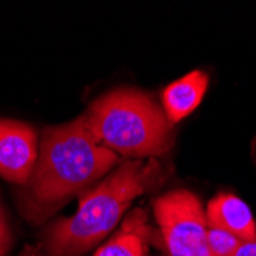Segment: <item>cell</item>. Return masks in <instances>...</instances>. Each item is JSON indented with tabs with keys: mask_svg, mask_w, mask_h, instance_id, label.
Here are the masks:
<instances>
[{
	"mask_svg": "<svg viewBox=\"0 0 256 256\" xmlns=\"http://www.w3.org/2000/svg\"><path fill=\"white\" fill-rule=\"evenodd\" d=\"M169 256H210L207 221L200 198L189 190H172L154 204Z\"/></svg>",
	"mask_w": 256,
	"mask_h": 256,
	"instance_id": "4",
	"label": "cell"
},
{
	"mask_svg": "<svg viewBox=\"0 0 256 256\" xmlns=\"http://www.w3.org/2000/svg\"><path fill=\"white\" fill-rule=\"evenodd\" d=\"M96 142L123 156L152 158L174 146V128L154 98L118 89L96 100L83 115Z\"/></svg>",
	"mask_w": 256,
	"mask_h": 256,
	"instance_id": "3",
	"label": "cell"
},
{
	"mask_svg": "<svg viewBox=\"0 0 256 256\" xmlns=\"http://www.w3.org/2000/svg\"><path fill=\"white\" fill-rule=\"evenodd\" d=\"M18 256H37V250L28 246V247H26L25 250H23Z\"/></svg>",
	"mask_w": 256,
	"mask_h": 256,
	"instance_id": "12",
	"label": "cell"
},
{
	"mask_svg": "<svg viewBox=\"0 0 256 256\" xmlns=\"http://www.w3.org/2000/svg\"><path fill=\"white\" fill-rule=\"evenodd\" d=\"M117 162L118 155L96 142L83 115L68 124L46 128L36 168L17 192L20 214L32 224H42Z\"/></svg>",
	"mask_w": 256,
	"mask_h": 256,
	"instance_id": "1",
	"label": "cell"
},
{
	"mask_svg": "<svg viewBox=\"0 0 256 256\" xmlns=\"http://www.w3.org/2000/svg\"><path fill=\"white\" fill-rule=\"evenodd\" d=\"M12 242V235L11 230L8 227V222L5 220V215L2 212V207H0V256H5L6 252L10 250Z\"/></svg>",
	"mask_w": 256,
	"mask_h": 256,
	"instance_id": "10",
	"label": "cell"
},
{
	"mask_svg": "<svg viewBox=\"0 0 256 256\" xmlns=\"http://www.w3.org/2000/svg\"><path fill=\"white\" fill-rule=\"evenodd\" d=\"M154 238L152 227L143 208H135L126 216L122 228L94 256H149Z\"/></svg>",
	"mask_w": 256,
	"mask_h": 256,
	"instance_id": "7",
	"label": "cell"
},
{
	"mask_svg": "<svg viewBox=\"0 0 256 256\" xmlns=\"http://www.w3.org/2000/svg\"><path fill=\"white\" fill-rule=\"evenodd\" d=\"M207 226L222 228L241 241H256V221L248 206L234 194H218L207 204Z\"/></svg>",
	"mask_w": 256,
	"mask_h": 256,
	"instance_id": "6",
	"label": "cell"
},
{
	"mask_svg": "<svg viewBox=\"0 0 256 256\" xmlns=\"http://www.w3.org/2000/svg\"><path fill=\"white\" fill-rule=\"evenodd\" d=\"M37 132L32 126L0 118V176L26 184L37 162Z\"/></svg>",
	"mask_w": 256,
	"mask_h": 256,
	"instance_id": "5",
	"label": "cell"
},
{
	"mask_svg": "<svg viewBox=\"0 0 256 256\" xmlns=\"http://www.w3.org/2000/svg\"><path fill=\"white\" fill-rule=\"evenodd\" d=\"M241 242L242 241L238 236L228 232L207 226V246L210 256H235Z\"/></svg>",
	"mask_w": 256,
	"mask_h": 256,
	"instance_id": "9",
	"label": "cell"
},
{
	"mask_svg": "<svg viewBox=\"0 0 256 256\" xmlns=\"http://www.w3.org/2000/svg\"><path fill=\"white\" fill-rule=\"evenodd\" d=\"M164 174L154 158L122 164L97 188L80 198L74 216L58 220L44 235L46 256H80L98 244L117 226L129 204L161 184Z\"/></svg>",
	"mask_w": 256,
	"mask_h": 256,
	"instance_id": "2",
	"label": "cell"
},
{
	"mask_svg": "<svg viewBox=\"0 0 256 256\" xmlns=\"http://www.w3.org/2000/svg\"><path fill=\"white\" fill-rule=\"evenodd\" d=\"M235 256H256V241H242Z\"/></svg>",
	"mask_w": 256,
	"mask_h": 256,
	"instance_id": "11",
	"label": "cell"
},
{
	"mask_svg": "<svg viewBox=\"0 0 256 256\" xmlns=\"http://www.w3.org/2000/svg\"><path fill=\"white\" fill-rule=\"evenodd\" d=\"M208 86V77L202 71H192L170 83L162 92V106L170 123H178L190 115L201 103Z\"/></svg>",
	"mask_w": 256,
	"mask_h": 256,
	"instance_id": "8",
	"label": "cell"
}]
</instances>
